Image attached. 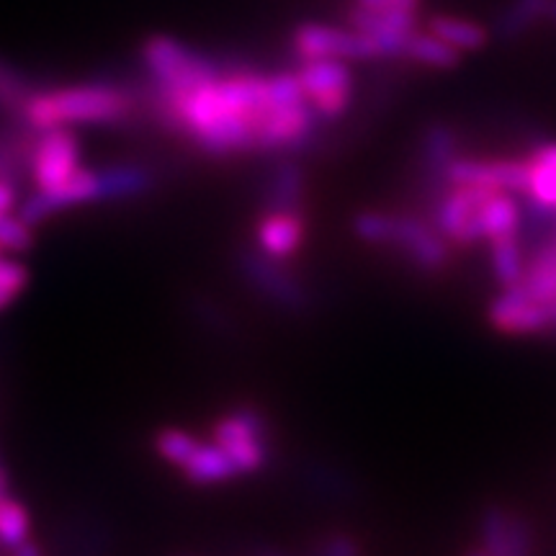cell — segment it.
I'll return each instance as SVG.
<instances>
[{
	"mask_svg": "<svg viewBox=\"0 0 556 556\" xmlns=\"http://www.w3.org/2000/svg\"><path fill=\"white\" fill-rule=\"evenodd\" d=\"M353 232L368 245L400 250L415 268L435 274L451 263V242L426 219L409 214L364 212L353 219Z\"/></svg>",
	"mask_w": 556,
	"mask_h": 556,
	"instance_id": "3957f363",
	"label": "cell"
},
{
	"mask_svg": "<svg viewBox=\"0 0 556 556\" xmlns=\"http://www.w3.org/2000/svg\"><path fill=\"white\" fill-rule=\"evenodd\" d=\"M18 204V186L11 180H0V217L11 214Z\"/></svg>",
	"mask_w": 556,
	"mask_h": 556,
	"instance_id": "1f68e13d",
	"label": "cell"
},
{
	"mask_svg": "<svg viewBox=\"0 0 556 556\" xmlns=\"http://www.w3.org/2000/svg\"><path fill=\"white\" fill-rule=\"evenodd\" d=\"M291 47L299 62L319 60V58H336V60H381L371 39L356 29H340L330 24H302L294 29Z\"/></svg>",
	"mask_w": 556,
	"mask_h": 556,
	"instance_id": "52a82bcc",
	"label": "cell"
},
{
	"mask_svg": "<svg viewBox=\"0 0 556 556\" xmlns=\"http://www.w3.org/2000/svg\"><path fill=\"white\" fill-rule=\"evenodd\" d=\"M402 60L415 62V65L433 67V70H451L458 65L462 52L446 45L443 39H438L433 31H420L415 29L405 41V50H402Z\"/></svg>",
	"mask_w": 556,
	"mask_h": 556,
	"instance_id": "d6986e66",
	"label": "cell"
},
{
	"mask_svg": "<svg viewBox=\"0 0 556 556\" xmlns=\"http://www.w3.org/2000/svg\"><path fill=\"white\" fill-rule=\"evenodd\" d=\"M353 5L371 11H413L420 9V0H353Z\"/></svg>",
	"mask_w": 556,
	"mask_h": 556,
	"instance_id": "f546056e",
	"label": "cell"
},
{
	"mask_svg": "<svg viewBox=\"0 0 556 556\" xmlns=\"http://www.w3.org/2000/svg\"><path fill=\"white\" fill-rule=\"evenodd\" d=\"M90 201H101L99 173L80 168L78 173H73L65 184L54 186V189H47V191L34 189L31 197L18 206V214L37 227L41 222L54 217V214L65 212V208L90 204Z\"/></svg>",
	"mask_w": 556,
	"mask_h": 556,
	"instance_id": "30bf717a",
	"label": "cell"
},
{
	"mask_svg": "<svg viewBox=\"0 0 556 556\" xmlns=\"http://www.w3.org/2000/svg\"><path fill=\"white\" fill-rule=\"evenodd\" d=\"M482 552L486 556H531V528L505 507H490L482 518Z\"/></svg>",
	"mask_w": 556,
	"mask_h": 556,
	"instance_id": "5bb4252c",
	"label": "cell"
},
{
	"mask_svg": "<svg viewBox=\"0 0 556 556\" xmlns=\"http://www.w3.org/2000/svg\"><path fill=\"white\" fill-rule=\"evenodd\" d=\"M180 471L193 484H217L240 475L235 462L219 443H199V448L186 458Z\"/></svg>",
	"mask_w": 556,
	"mask_h": 556,
	"instance_id": "ac0fdd59",
	"label": "cell"
},
{
	"mask_svg": "<svg viewBox=\"0 0 556 556\" xmlns=\"http://www.w3.org/2000/svg\"><path fill=\"white\" fill-rule=\"evenodd\" d=\"M548 317H552V330L556 332V302L548 304Z\"/></svg>",
	"mask_w": 556,
	"mask_h": 556,
	"instance_id": "e575fe53",
	"label": "cell"
},
{
	"mask_svg": "<svg viewBox=\"0 0 556 556\" xmlns=\"http://www.w3.org/2000/svg\"><path fill=\"white\" fill-rule=\"evenodd\" d=\"M3 255H5V253H3V250H0V258H3Z\"/></svg>",
	"mask_w": 556,
	"mask_h": 556,
	"instance_id": "8d00e7d4",
	"label": "cell"
},
{
	"mask_svg": "<svg viewBox=\"0 0 556 556\" xmlns=\"http://www.w3.org/2000/svg\"><path fill=\"white\" fill-rule=\"evenodd\" d=\"M139 96L116 83H78L50 90H34L18 122L34 131L73 129L83 124H119L135 114Z\"/></svg>",
	"mask_w": 556,
	"mask_h": 556,
	"instance_id": "7a4b0ae2",
	"label": "cell"
},
{
	"mask_svg": "<svg viewBox=\"0 0 556 556\" xmlns=\"http://www.w3.org/2000/svg\"><path fill=\"white\" fill-rule=\"evenodd\" d=\"M526 197L544 206L556 208V170L546 168V165H536L531 160V184H528Z\"/></svg>",
	"mask_w": 556,
	"mask_h": 556,
	"instance_id": "f1b7e54d",
	"label": "cell"
},
{
	"mask_svg": "<svg viewBox=\"0 0 556 556\" xmlns=\"http://www.w3.org/2000/svg\"><path fill=\"white\" fill-rule=\"evenodd\" d=\"M546 18L554 21L556 24V0H548V11H546Z\"/></svg>",
	"mask_w": 556,
	"mask_h": 556,
	"instance_id": "836d02e7",
	"label": "cell"
},
{
	"mask_svg": "<svg viewBox=\"0 0 556 556\" xmlns=\"http://www.w3.org/2000/svg\"><path fill=\"white\" fill-rule=\"evenodd\" d=\"M34 225L31 222H26L21 214H5V217H0V250L3 253H29L34 248Z\"/></svg>",
	"mask_w": 556,
	"mask_h": 556,
	"instance_id": "4316f807",
	"label": "cell"
},
{
	"mask_svg": "<svg viewBox=\"0 0 556 556\" xmlns=\"http://www.w3.org/2000/svg\"><path fill=\"white\" fill-rule=\"evenodd\" d=\"M144 101L165 129L197 139L208 155L255 152V129L270 109L268 75L222 67L219 75L178 96L148 90Z\"/></svg>",
	"mask_w": 556,
	"mask_h": 556,
	"instance_id": "6da1fadb",
	"label": "cell"
},
{
	"mask_svg": "<svg viewBox=\"0 0 556 556\" xmlns=\"http://www.w3.org/2000/svg\"><path fill=\"white\" fill-rule=\"evenodd\" d=\"M238 268L250 287L283 309H304L309 304L307 291L296 281L294 274L283 268L281 261L268 258L258 248H248L238 255Z\"/></svg>",
	"mask_w": 556,
	"mask_h": 556,
	"instance_id": "9c48e42d",
	"label": "cell"
},
{
	"mask_svg": "<svg viewBox=\"0 0 556 556\" xmlns=\"http://www.w3.org/2000/svg\"><path fill=\"white\" fill-rule=\"evenodd\" d=\"M26 283H29V270H26L24 263L3 255L0 258V312L24 294Z\"/></svg>",
	"mask_w": 556,
	"mask_h": 556,
	"instance_id": "83f0119b",
	"label": "cell"
},
{
	"mask_svg": "<svg viewBox=\"0 0 556 556\" xmlns=\"http://www.w3.org/2000/svg\"><path fill=\"white\" fill-rule=\"evenodd\" d=\"M80 170V139L73 129L37 131L29 160V178L37 191L54 189Z\"/></svg>",
	"mask_w": 556,
	"mask_h": 556,
	"instance_id": "ba28073f",
	"label": "cell"
},
{
	"mask_svg": "<svg viewBox=\"0 0 556 556\" xmlns=\"http://www.w3.org/2000/svg\"><path fill=\"white\" fill-rule=\"evenodd\" d=\"M490 255L500 289L516 287L526 268V250L523 242H520V232L490 240Z\"/></svg>",
	"mask_w": 556,
	"mask_h": 556,
	"instance_id": "44dd1931",
	"label": "cell"
},
{
	"mask_svg": "<svg viewBox=\"0 0 556 556\" xmlns=\"http://www.w3.org/2000/svg\"><path fill=\"white\" fill-rule=\"evenodd\" d=\"M304 238H307L304 212H291V208H266L255 227V245L261 253L281 263L294 258L304 245Z\"/></svg>",
	"mask_w": 556,
	"mask_h": 556,
	"instance_id": "7c38bea8",
	"label": "cell"
},
{
	"mask_svg": "<svg viewBox=\"0 0 556 556\" xmlns=\"http://www.w3.org/2000/svg\"><path fill=\"white\" fill-rule=\"evenodd\" d=\"M142 65L150 83L148 90L160 96L186 93V90L212 80L222 70L219 62L206 58L204 52L193 50V47L173 37H165V34L144 41Z\"/></svg>",
	"mask_w": 556,
	"mask_h": 556,
	"instance_id": "277c9868",
	"label": "cell"
},
{
	"mask_svg": "<svg viewBox=\"0 0 556 556\" xmlns=\"http://www.w3.org/2000/svg\"><path fill=\"white\" fill-rule=\"evenodd\" d=\"M520 219H523V212H520L516 193H490V199L484 201L477 214L479 240L490 242L495 238H503V235H516L520 232Z\"/></svg>",
	"mask_w": 556,
	"mask_h": 556,
	"instance_id": "2e32d148",
	"label": "cell"
},
{
	"mask_svg": "<svg viewBox=\"0 0 556 556\" xmlns=\"http://www.w3.org/2000/svg\"><path fill=\"white\" fill-rule=\"evenodd\" d=\"M304 201V170L291 160L278 163L268 178L266 208H291L302 212Z\"/></svg>",
	"mask_w": 556,
	"mask_h": 556,
	"instance_id": "ffe728a7",
	"label": "cell"
},
{
	"mask_svg": "<svg viewBox=\"0 0 556 556\" xmlns=\"http://www.w3.org/2000/svg\"><path fill=\"white\" fill-rule=\"evenodd\" d=\"M348 26L377 45L381 58H402L405 41L417 29V13L413 11H371L351 5Z\"/></svg>",
	"mask_w": 556,
	"mask_h": 556,
	"instance_id": "8fae6325",
	"label": "cell"
},
{
	"mask_svg": "<svg viewBox=\"0 0 556 556\" xmlns=\"http://www.w3.org/2000/svg\"><path fill=\"white\" fill-rule=\"evenodd\" d=\"M319 556H358V548L353 544L351 536H343V533H336V536H330L325 541L323 552Z\"/></svg>",
	"mask_w": 556,
	"mask_h": 556,
	"instance_id": "4dcf8cb0",
	"label": "cell"
},
{
	"mask_svg": "<svg viewBox=\"0 0 556 556\" xmlns=\"http://www.w3.org/2000/svg\"><path fill=\"white\" fill-rule=\"evenodd\" d=\"M548 0H513L510 5L503 11V16L497 21L500 37L505 39H518L526 31H531L539 21L546 18Z\"/></svg>",
	"mask_w": 556,
	"mask_h": 556,
	"instance_id": "603a6c76",
	"label": "cell"
},
{
	"mask_svg": "<svg viewBox=\"0 0 556 556\" xmlns=\"http://www.w3.org/2000/svg\"><path fill=\"white\" fill-rule=\"evenodd\" d=\"M471 556H486V554H484V552H475Z\"/></svg>",
	"mask_w": 556,
	"mask_h": 556,
	"instance_id": "d590c367",
	"label": "cell"
},
{
	"mask_svg": "<svg viewBox=\"0 0 556 556\" xmlns=\"http://www.w3.org/2000/svg\"><path fill=\"white\" fill-rule=\"evenodd\" d=\"M219 443L235 462L240 475L263 469L268 458V420L255 407H240L222 415L212 428Z\"/></svg>",
	"mask_w": 556,
	"mask_h": 556,
	"instance_id": "5b68a950",
	"label": "cell"
},
{
	"mask_svg": "<svg viewBox=\"0 0 556 556\" xmlns=\"http://www.w3.org/2000/svg\"><path fill=\"white\" fill-rule=\"evenodd\" d=\"M294 73L319 119H338L351 106L353 75L345 60H304L299 62V70Z\"/></svg>",
	"mask_w": 556,
	"mask_h": 556,
	"instance_id": "8992f818",
	"label": "cell"
},
{
	"mask_svg": "<svg viewBox=\"0 0 556 556\" xmlns=\"http://www.w3.org/2000/svg\"><path fill=\"white\" fill-rule=\"evenodd\" d=\"M490 323L500 332L510 336H536V332L552 330L548 307L528 299L518 287H507L490 304Z\"/></svg>",
	"mask_w": 556,
	"mask_h": 556,
	"instance_id": "4fadbf2b",
	"label": "cell"
},
{
	"mask_svg": "<svg viewBox=\"0 0 556 556\" xmlns=\"http://www.w3.org/2000/svg\"><path fill=\"white\" fill-rule=\"evenodd\" d=\"M37 86L9 62L0 60V114L18 119Z\"/></svg>",
	"mask_w": 556,
	"mask_h": 556,
	"instance_id": "cb8c5ba5",
	"label": "cell"
},
{
	"mask_svg": "<svg viewBox=\"0 0 556 556\" xmlns=\"http://www.w3.org/2000/svg\"><path fill=\"white\" fill-rule=\"evenodd\" d=\"M37 131L26 127L24 122H16V127L0 129V180L21 184L29 176V160Z\"/></svg>",
	"mask_w": 556,
	"mask_h": 556,
	"instance_id": "e0dca14e",
	"label": "cell"
},
{
	"mask_svg": "<svg viewBox=\"0 0 556 556\" xmlns=\"http://www.w3.org/2000/svg\"><path fill=\"white\" fill-rule=\"evenodd\" d=\"M199 438H193L191 433H186V430L180 428H163L157 430L155 435V451L160 458H165V462L173 464V467H184L186 458H189L193 451L199 448Z\"/></svg>",
	"mask_w": 556,
	"mask_h": 556,
	"instance_id": "484cf974",
	"label": "cell"
},
{
	"mask_svg": "<svg viewBox=\"0 0 556 556\" xmlns=\"http://www.w3.org/2000/svg\"><path fill=\"white\" fill-rule=\"evenodd\" d=\"M528 157H531L536 165H546V168H554L556 170V142L539 144V148L533 150Z\"/></svg>",
	"mask_w": 556,
	"mask_h": 556,
	"instance_id": "d6a6232c",
	"label": "cell"
},
{
	"mask_svg": "<svg viewBox=\"0 0 556 556\" xmlns=\"http://www.w3.org/2000/svg\"><path fill=\"white\" fill-rule=\"evenodd\" d=\"M428 31H433L438 39L454 47L458 52H475L486 45V29L477 21L458 18V16H433L428 21Z\"/></svg>",
	"mask_w": 556,
	"mask_h": 556,
	"instance_id": "7402d4cb",
	"label": "cell"
},
{
	"mask_svg": "<svg viewBox=\"0 0 556 556\" xmlns=\"http://www.w3.org/2000/svg\"><path fill=\"white\" fill-rule=\"evenodd\" d=\"M96 173H99L101 201L137 199L155 186V176H152V170L148 165H139V163L106 165V168Z\"/></svg>",
	"mask_w": 556,
	"mask_h": 556,
	"instance_id": "9a60e30c",
	"label": "cell"
},
{
	"mask_svg": "<svg viewBox=\"0 0 556 556\" xmlns=\"http://www.w3.org/2000/svg\"><path fill=\"white\" fill-rule=\"evenodd\" d=\"M29 510L9 495L0 497V544L3 546H18L29 539Z\"/></svg>",
	"mask_w": 556,
	"mask_h": 556,
	"instance_id": "d4e9b609",
	"label": "cell"
}]
</instances>
